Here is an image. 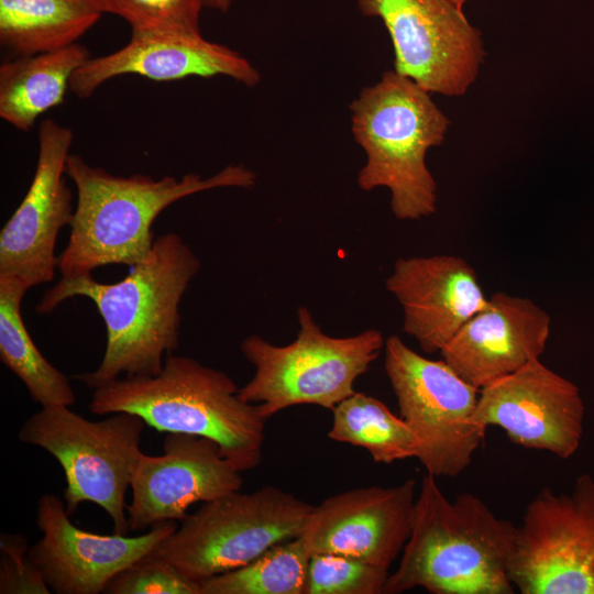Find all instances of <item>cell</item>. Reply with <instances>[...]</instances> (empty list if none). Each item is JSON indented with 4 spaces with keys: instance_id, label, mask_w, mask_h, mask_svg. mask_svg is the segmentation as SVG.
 I'll return each instance as SVG.
<instances>
[{
    "instance_id": "obj_21",
    "label": "cell",
    "mask_w": 594,
    "mask_h": 594,
    "mask_svg": "<svg viewBox=\"0 0 594 594\" xmlns=\"http://www.w3.org/2000/svg\"><path fill=\"white\" fill-rule=\"evenodd\" d=\"M101 15L95 0H0V43L21 56L59 50Z\"/></svg>"
},
{
    "instance_id": "obj_5",
    "label": "cell",
    "mask_w": 594,
    "mask_h": 594,
    "mask_svg": "<svg viewBox=\"0 0 594 594\" xmlns=\"http://www.w3.org/2000/svg\"><path fill=\"white\" fill-rule=\"evenodd\" d=\"M430 95L408 77L387 70L349 106L354 140L366 156L358 185L364 191L387 188L399 220H418L437 209V184L426 154L442 144L450 120Z\"/></svg>"
},
{
    "instance_id": "obj_9",
    "label": "cell",
    "mask_w": 594,
    "mask_h": 594,
    "mask_svg": "<svg viewBox=\"0 0 594 594\" xmlns=\"http://www.w3.org/2000/svg\"><path fill=\"white\" fill-rule=\"evenodd\" d=\"M384 352L399 416L418 441L416 459L437 479L460 475L485 439L486 429L474 421L480 389L443 359L425 358L397 336L385 340Z\"/></svg>"
},
{
    "instance_id": "obj_1",
    "label": "cell",
    "mask_w": 594,
    "mask_h": 594,
    "mask_svg": "<svg viewBox=\"0 0 594 594\" xmlns=\"http://www.w3.org/2000/svg\"><path fill=\"white\" fill-rule=\"evenodd\" d=\"M117 283L97 282L92 274L62 278L35 306L38 315L54 311L74 297L90 299L107 330L99 366L74 376L98 388L124 376L157 375L165 356L179 345L180 301L200 270V261L176 233L157 237L150 253Z\"/></svg>"
},
{
    "instance_id": "obj_22",
    "label": "cell",
    "mask_w": 594,
    "mask_h": 594,
    "mask_svg": "<svg viewBox=\"0 0 594 594\" xmlns=\"http://www.w3.org/2000/svg\"><path fill=\"white\" fill-rule=\"evenodd\" d=\"M29 289L18 277L0 276V360L34 402L69 407L76 402L69 378L45 359L23 321L21 305Z\"/></svg>"
},
{
    "instance_id": "obj_2",
    "label": "cell",
    "mask_w": 594,
    "mask_h": 594,
    "mask_svg": "<svg viewBox=\"0 0 594 594\" xmlns=\"http://www.w3.org/2000/svg\"><path fill=\"white\" fill-rule=\"evenodd\" d=\"M66 175L75 184L77 200L68 242L57 256L64 277L111 264L133 266L150 253L156 239L152 226L169 205L210 189L251 188L256 182V174L244 165H228L208 178L197 173L158 179L117 176L78 154L68 155Z\"/></svg>"
},
{
    "instance_id": "obj_30",
    "label": "cell",
    "mask_w": 594,
    "mask_h": 594,
    "mask_svg": "<svg viewBox=\"0 0 594 594\" xmlns=\"http://www.w3.org/2000/svg\"><path fill=\"white\" fill-rule=\"evenodd\" d=\"M458 8L463 10V6L468 0H451Z\"/></svg>"
},
{
    "instance_id": "obj_8",
    "label": "cell",
    "mask_w": 594,
    "mask_h": 594,
    "mask_svg": "<svg viewBox=\"0 0 594 594\" xmlns=\"http://www.w3.org/2000/svg\"><path fill=\"white\" fill-rule=\"evenodd\" d=\"M146 422L131 413H116L91 421L68 406H42L21 426L20 441L51 453L64 470V504L73 515L80 503L101 507L114 534L129 530L125 493L142 455L141 436Z\"/></svg>"
},
{
    "instance_id": "obj_26",
    "label": "cell",
    "mask_w": 594,
    "mask_h": 594,
    "mask_svg": "<svg viewBox=\"0 0 594 594\" xmlns=\"http://www.w3.org/2000/svg\"><path fill=\"white\" fill-rule=\"evenodd\" d=\"M388 570L342 554H314L305 594H384Z\"/></svg>"
},
{
    "instance_id": "obj_14",
    "label": "cell",
    "mask_w": 594,
    "mask_h": 594,
    "mask_svg": "<svg viewBox=\"0 0 594 594\" xmlns=\"http://www.w3.org/2000/svg\"><path fill=\"white\" fill-rule=\"evenodd\" d=\"M36 525L43 537L29 557L50 590L57 594L103 593L119 572L151 553L176 529V521L156 524L144 535H98L75 526L62 499L44 494Z\"/></svg>"
},
{
    "instance_id": "obj_18",
    "label": "cell",
    "mask_w": 594,
    "mask_h": 594,
    "mask_svg": "<svg viewBox=\"0 0 594 594\" xmlns=\"http://www.w3.org/2000/svg\"><path fill=\"white\" fill-rule=\"evenodd\" d=\"M123 75L156 81L227 76L250 88L261 81V74L245 57L201 33L154 32L132 33L118 51L90 57L74 73L69 89L78 98H88L106 81Z\"/></svg>"
},
{
    "instance_id": "obj_16",
    "label": "cell",
    "mask_w": 594,
    "mask_h": 594,
    "mask_svg": "<svg viewBox=\"0 0 594 594\" xmlns=\"http://www.w3.org/2000/svg\"><path fill=\"white\" fill-rule=\"evenodd\" d=\"M416 482L338 493L314 507L300 536L309 556L342 554L389 569L409 538Z\"/></svg>"
},
{
    "instance_id": "obj_6",
    "label": "cell",
    "mask_w": 594,
    "mask_h": 594,
    "mask_svg": "<svg viewBox=\"0 0 594 594\" xmlns=\"http://www.w3.org/2000/svg\"><path fill=\"white\" fill-rule=\"evenodd\" d=\"M297 320L299 331L287 345L272 344L257 334L241 342V352L255 373L239 395L244 402L260 404L267 419L297 405L332 410L355 393L354 382L385 345L376 329L344 338L328 336L306 307L298 308Z\"/></svg>"
},
{
    "instance_id": "obj_10",
    "label": "cell",
    "mask_w": 594,
    "mask_h": 594,
    "mask_svg": "<svg viewBox=\"0 0 594 594\" xmlns=\"http://www.w3.org/2000/svg\"><path fill=\"white\" fill-rule=\"evenodd\" d=\"M508 575L521 594H594V477L571 493L543 488L516 528Z\"/></svg>"
},
{
    "instance_id": "obj_4",
    "label": "cell",
    "mask_w": 594,
    "mask_h": 594,
    "mask_svg": "<svg viewBox=\"0 0 594 594\" xmlns=\"http://www.w3.org/2000/svg\"><path fill=\"white\" fill-rule=\"evenodd\" d=\"M239 389L228 374L169 354L157 375L124 376L95 388L88 408L96 415L135 414L160 432L209 438L244 472L262 462L267 418Z\"/></svg>"
},
{
    "instance_id": "obj_11",
    "label": "cell",
    "mask_w": 594,
    "mask_h": 594,
    "mask_svg": "<svg viewBox=\"0 0 594 594\" xmlns=\"http://www.w3.org/2000/svg\"><path fill=\"white\" fill-rule=\"evenodd\" d=\"M384 23L394 70L430 94H466L485 59L482 33L451 0H358Z\"/></svg>"
},
{
    "instance_id": "obj_27",
    "label": "cell",
    "mask_w": 594,
    "mask_h": 594,
    "mask_svg": "<svg viewBox=\"0 0 594 594\" xmlns=\"http://www.w3.org/2000/svg\"><path fill=\"white\" fill-rule=\"evenodd\" d=\"M106 594H202L201 585L148 554L116 574Z\"/></svg>"
},
{
    "instance_id": "obj_24",
    "label": "cell",
    "mask_w": 594,
    "mask_h": 594,
    "mask_svg": "<svg viewBox=\"0 0 594 594\" xmlns=\"http://www.w3.org/2000/svg\"><path fill=\"white\" fill-rule=\"evenodd\" d=\"M310 556L301 537L273 546L250 563L200 583L202 594H305Z\"/></svg>"
},
{
    "instance_id": "obj_19",
    "label": "cell",
    "mask_w": 594,
    "mask_h": 594,
    "mask_svg": "<svg viewBox=\"0 0 594 594\" xmlns=\"http://www.w3.org/2000/svg\"><path fill=\"white\" fill-rule=\"evenodd\" d=\"M550 326V316L531 299L498 292L440 353L462 378L481 391L539 359Z\"/></svg>"
},
{
    "instance_id": "obj_3",
    "label": "cell",
    "mask_w": 594,
    "mask_h": 594,
    "mask_svg": "<svg viewBox=\"0 0 594 594\" xmlns=\"http://www.w3.org/2000/svg\"><path fill=\"white\" fill-rule=\"evenodd\" d=\"M516 528L472 493L450 501L427 473L409 538L384 594L416 587L432 594H513L508 569Z\"/></svg>"
},
{
    "instance_id": "obj_17",
    "label": "cell",
    "mask_w": 594,
    "mask_h": 594,
    "mask_svg": "<svg viewBox=\"0 0 594 594\" xmlns=\"http://www.w3.org/2000/svg\"><path fill=\"white\" fill-rule=\"evenodd\" d=\"M403 308V330L426 353L441 352L488 304L475 270L450 254L398 258L385 282Z\"/></svg>"
},
{
    "instance_id": "obj_13",
    "label": "cell",
    "mask_w": 594,
    "mask_h": 594,
    "mask_svg": "<svg viewBox=\"0 0 594 594\" xmlns=\"http://www.w3.org/2000/svg\"><path fill=\"white\" fill-rule=\"evenodd\" d=\"M38 154L32 183L0 232V276H13L30 288L48 283L57 268L55 244L74 217L66 162L73 131L46 119L38 128Z\"/></svg>"
},
{
    "instance_id": "obj_23",
    "label": "cell",
    "mask_w": 594,
    "mask_h": 594,
    "mask_svg": "<svg viewBox=\"0 0 594 594\" xmlns=\"http://www.w3.org/2000/svg\"><path fill=\"white\" fill-rule=\"evenodd\" d=\"M328 437L367 450L377 463L416 458L418 441L400 416L380 399L355 392L333 409Z\"/></svg>"
},
{
    "instance_id": "obj_7",
    "label": "cell",
    "mask_w": 594,
    "mask_h": 594,
    "mask_svg": "<svg viewBox=\"0 0 594 594\" xmlns=\"http://www.w3.org/2000/svg\"><path fill=\"white\" fill-rule=\"evenodd\" d=\"M312 505L276 486L235 491L206 502L150 557L201 583L241 568L305 531Z\"/></svg>"
},
{
    "instance_id": "obj_20",
    "label": "cell",
    "mask_w": 594,
    "mask_h": 594,
    "mask_svg": "<svg viewBox=\"0 0 594 594\" xmlns=\"http://www.w3.org/2000/svg\"><path fill=\"white\" fill-rule=\"evenodd\" d=\"M90 58L75 43L66 47L22 55L0 66V117L26 132L40 116L64 101L74 73Z\"/></svg>"
},
{
    "instance_id": "obj_12",
    "label": "cell",
    "mask_w": 594,
    "mask_h": 594,
    "mask_svg": "<svg viewBox=\"0 0 594 594\" xmlns=\"http://www.w3.org/2000/svg\"><path fill=\"white\" fill-rule=\"evenodd\" d=\"M580 388L539 359L480 391L474 421L501 427L512 442L571 458L583 436Z\"/></svg>"
},
{
    "instance_id": "obj_29",
    "label": "cell",
    "mask_w": 594,
    "mask_h": 594,
    "mask_svg": "<svg viewBox=\"0 0 594 594\" xmlns=\"http://www.w3.org/2000/svg\"><path fill=\"white\" fill-rule=\"evenodd\" d=\"M205 6L227 12L231 6V0H204Z\"/></svg>"
},
{
    "instance_id": "obj_15",
    "label": "cell",
    "mask_w": 594,
    "mask_h": 594,
    "mask_svg": "<svg viewBox=\"0 0 594 594\" xmlns=\"http://www.w3.org/2000/svg\"><path fill=\"white\" fill-rule=\"evenodd\" d=\"M163 454L142 453L127 506L129 530L136 531L169 520H183L188 508L210 502L243 485L241 471L226 459L213 440L195 435L168 433Z\"/></svg>"
},
{
    "instance_id": "obj_28",
    "label": "cell",
    "mask_w": 594,
    "mask_h": 594,
    "mask_svg": "<svg viewBox=\"0 0 594 594\" xmlns=\"http://www.w3.org/2000/svg\"><path fill=\"white\" fill-rule=\"evenodd\" d=\"M26 546L23 536L1 534V594H48L52 592L26 553Z\"/></svg>"
},
{
    "instance_id": "obj_25",
    "label": "cell",
    "mask_w": 594,
    "mask_h": 594,
    "mask_svg": "<svg viewBox=\"0 0 594 594\" xmlns=\"http://www.w3.org/2000/svg\"><path fill=\"white\" fill-rule=\"evenodd\" d=\"M102 13L122 18L132 33H200L204 0H95Z\"/></svg>"
}]
</instances>
